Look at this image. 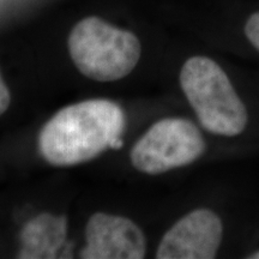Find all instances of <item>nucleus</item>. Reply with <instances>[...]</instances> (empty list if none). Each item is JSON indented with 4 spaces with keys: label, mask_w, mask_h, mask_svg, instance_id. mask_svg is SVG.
Instances as JSON below:
<instances>
[{
    "label": "nucleus",
    "mask_w": 259,
    "mask_h": 259,
    "mask_svg": "<svg viewBox=\"0 0 259 259\" xmlns=\"http://www.w3.org/2000/svg\"><path fill=\"white\" fill-rule=\"evenodd\" d=\"M66 235V218L41 213L23 227L19 258H54L63 247Z\"/></svg>",
    "instance_id": "0eeeda50"
},
{
    "label": "nucleus",
    "mask_w": 259,
    "mask_h": 259,
    "mask_svg": "<svg viewBox=\"0 0 259 259\" xmlns=\"http://www.w3.org/2000/svg\"><path fill=\"white\" fill-rule=\"evenodd\" d=\"M84 259H142L148 250L143 231L130 219L96 212L85 227Z\"/></svg>",
    "instance_id": "423d86ee"
},
{
    "label": "nucleus",
    "mask_w": 259,
    "mask_h": 259,
    "mask_svg": "<svg viewBox=\"0 0 259 259\" xmlns=\"http://www.w3.org/2000/svg\"><path fill=\"white\" fill-rule=\"evenodd\" d=\"M242 162L167 227L155 258L242 259L259 232V179Z\"/></svg>",
    "instance_id": "f257e3e1"
},
{
    "label": "nucleus",
    "mask_w": 259,
    "mask_h": 259,
    "mask_svg": "<svg viewBox=\"0 0 259 259\" xmlns=\"http://www.w3.org/2000/svg\"><path fill=\"white\" fill-rule=\"evenodd\" d=\"M67 46L79 72L97 82L124 78L135 70L142 56V45L134 32L99 17L78 22L71 31Z\"/></svg>",
    "instance_id": "39448f33"
},
{
    "label": "nucleus",
    "mask_w": 259,
    "mask_h": 259,
    "mask_svg": "<svg viewBox=\"0 0 259 259\" xmlns=\"http://www.w3.org/2000/svg\"><path fill=\"white\" fill-rule=\"evenodd\" d=\"M235 32V40L228 47L259 67V8L245 12V17L238 21Z\"/></svg>",
    "instance_id": "6e6552de"
},
{
    "label": "nucleus",
    "mask_w": 259,
    "mask_h": 259,
    "mask_svg": "<svg viewBox=\"0 0 259 259\" xmlns=\"http://www.w3.org/2000/svg\"><path fill=\"white\" fill-rule=\"evenodd\" d=\"M242 259H259V232L251 241V244L248 245V247L246 248Z\"/></svg>",
    "instance_id": "9d476101"
},
{
    "label": "nucleus",
    "mask_w": 259,
    "mask_h": 259,
    "mask_svg": "<svg viewBox=\"0 0 259 259\" xmlns=\"http://www.w3.org/2000/svg\"><path fill=\"white\" fill-rule=\"evenodd\" d=\"M131 162L148 176H163L208 158L250 161L259 158V143L223 141L206 132L196 119L169 115L158 119L132 148Z\"/></svg>",
    "instance_id": "7ed1b4c3"
},
{
    "label": "nucleus",
    "mask_w": 259,
    "mask_h": 259,
    "mask_svg": "<svg viewBox=\"0 0 259 259\" xmlns=\"http://www.w3.org/2000/svg\"><path fill=\"white\" fill-rule=\"evenodd\" d=\"M177 85L206 132L223 141L259 143V67L191 54L178 67Z\"/></svg>",
    "instance_id": "f03ea898"
},
{
    "label": "nucleus",
    "mask_w": 259,
    "mask_h": 259,
    "mask_svg": "<svg viewBox=\"0 0 259 259\" xmlns=\"http://www.w3.org/2000/svg\"><path fill=\"white\" fill-rule=\"evenodd\" d=\"M10 102H11V95H10L8 87H6L4 79L0 74V115H3L6 112Z\"/></svg>",
    "instance_id": "1a4fd4ad"
},
{
    "label": "nucleus",
    "mask_w": 259,
    "mask_h": 259,
    "mask_svg": "<svg viewBox=\"0 0 259 259\" xmlns=\"http://www.w3.org/2000/svg\"><path fill=\"white\" fill-rule=\"evenodd\" d=\"M125 115L109 100H88L60 109L42 127L38 149L48 163L69 167L122 147Z\"/></svg>",
    "instance_id": "20e7f679"
}]
</instances>
